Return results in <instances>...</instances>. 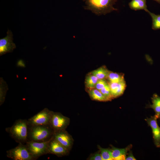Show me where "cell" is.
I'll return each mask as SVG.
<instances>
[{"label":"cell","mask_w":160,"mask_h":160,"mask_svg":"<svg viewBox=\"0 0 160 160\" xmlns=\"http://www.w3.org/2000/svg\"><path fill=\"white\" fill-rule=\"evenodd\" d=\"M69 151L53 137L50 140L48 146V154H54L58 157L67 155Z\"/></svg>","instance_id":"10"},{"label":"cell","mask_w":160,"mask_h":160,"mask_svg":"<svg viewBox=\"0 0 160 160\" xmlns=\"http://www.w3.org/2000/svg\"><path fill=\"white\" fill-rule=\"evenodd\" d=\"M53 137L69 151L71 149L73 140L65 129L55 132Z\"/></svg>","instance_id":"9"},{"label":"cell","mask_w":160,"mask_h":160,"mask_svg":"<svg viewBox=\"0 0 160 160\" xmlns=\"http://www.w3.org/2000/svg\"><path fill=\"white\" fill-rule=\"evenodd\" d=\"M50 140L43 142L29 141L25 144L31 155L36 160L43 155L48 154L49 144Z\"/></svg>","instance_id":"5"},{"label":"cell","mask_w":160,"mask_h":160,"mask_svg":"<svg viewBox=\"0 0 160 160\" xmlns=\"http://www.w3.org/2000/svg\"><path fill=\"white\" fill-rule=\"evenodd\" d=\"M7 156L14 160H35L25 144L19 143L15 148L7 151Z\"/></svg>","instance_id":"4"},{"label":"cell","mask_w":160,"mask_h":160,"mask_svg":"<svg viewBox=\"0 0 160 160\" xmlns=\"http://www.w3.org/2000/svg\"><path fill=\"white\" fill-rule=\"evenodd\" d=\"M28 120L20 119L5 130L17 143L25 144L28 141Z\"/></svg>","instance_id":"1"},{"label":"cell","mask_w":160,"mask_h":160,"mask_svg":"<svg viewBox=\"0 0 160 160\" xmlns=\"http://www.w3.org/2000/svg\"><path fill=\"white\" fill-rule=\"evenodd\" d=\"M157 119L154 115L145 120L151 128L154 143L157 147H160V127L158 125Z\"/></svg>","instance_id":"11"},{"label":"cell","mask_w":160,"mask_h":160,"mask_svg":"<svg viewBox=\"0 0 160 160\" xmlns=\"http://www.w3.org/2000/svg\"><path fill=\"white\" fill-rule=\"evenodd\" d=\"M152 103L148 108L153 109L155 112L154 116L157 119L160 118V97L156 94H154L151 98Z\"/></svg>","instance_id":"14"},{"label":"cell","mask_w":160,"mask_h":160,"mask_svg":"<svg viewBox=\"0 0 160 160\" xmlns=\"http://www.w3.org/2000/svg\"><path fill=\"white\" fill-rule=\"evenodd\" d=\"M98 80L96 76L91 74L88 75L85 81L86 87L89 89L95 88Z\"/></svg>","instance_id":"20"},{"label":"cell","mask_w":160,"mask_h":160,"mask_svg":"<svg viewBox=\"0 0 160 160\" xmlns=\"http://www.w3.org/2000/svg\"><path fill=\"white\" fill-rule=\"evenodd\" d=\"M110 71L105 66H102L93 71L91 74L96 76L98 79H107Z\"/></svg>","instance_id":"17"},{"label":"cell","mask_w":160,"mask_h":160,"mask_svg":"<svg viewBox=\"0 0 160 160\" xmlns=\"http://www.w3.org/2000/svg\"><path fill=\"white\" fill-rule=\"evenodd\" d=\"M53 112L47 108H44L28 120V126L49 125Z\"/></svg>","instance_id":"6"},{"label":"cell","mask_w":160,"mask_h":160,"mask_svg":"<svg viewBox=\"0 0 160 160\" xmlns=\"http://www.w3.org/2000/svg\"><path fill=\"white\" fill-rule=\"evenodd\" d=\"M146 0H132L129 4V7L135 10H144L148 12Z\"/></svg>","instance_id":"15"},{"label":"cell","mask_w":160,"mask_h":160,"mask_svg":"<svg viewBox=\"0 0 160 160\" xmlns=\"http://www.w3.org/2000/svg\"><path fill=\"white\" fill-rule=\"evenodd\" d=\"M156 1L157 2L160 3V0H154Z\"/></svg>","instance_id":"28"},{"label":"cell","mask_w":160,"mask_h":160,"mask_svg":"<svg viewBox=\"0 0 160 160\" xmlns=\"http://www.w3.org/2000/svg\"><path fill=\"white\" fill-rule=\"evenodd\" d=\"M98 148L103 160H113L110 149L103 148L99 145H98Z\"/></svg>","instance_id":"22"},{"label":"cell","mask_w":160,"mask_h":160,"mask_svg":"<svg viewBox=\"0 0 160 160\" xmlns=\"http://www.w3.org/2000/svg\"><path fill=\"white\" fill-rule=\"evenodd\" d=\"M108 84L105 79H98L95 86V89L100 90Z\"/></svg>","instance_id":"24"},{"label":"cell","mask_w":160,"mask_h":160,"mask_svg":"<svg viewBox=\"0 0 160 160\" xmlns=\"http://www.w3.org/2000/svg\"><path fill=\"white\" fill-rule=\"evenodd\" d=\"M55 131L49 124L29 126L28 141L43 142L49 141Z\"/></svg>","instance_id":"2"},{"label":"cell","mask_w":160,"mask_h":160,"mask_svg":"<svg viewBox=\"0 0 160 160\" xmlns=\"http://www.w3.org/2000/svg\"><path fill=\"white\" fill-rule=\"evenodd\" d=\"M85 9L98 15H105L117 9L113 7L117 0H85Z\"/></svg>","instance_id":"3"},{"label":"cell","mask_w":160,"mask_h":160,"mask_svg":"<svg viewBox=\"0 0 160 160\" xmlns=\"http://www.w3.org/2000/svg\"><path fill=\"white\" fill-rule=\"evenodd\" d=\"M17 65L18 66H19L22 67H25V65L23 61L20 60L18 61L17 63Z\"/></svg>","instance_id":"27"},{"label":"cell","mask_w":160,"mask_h":160,"mask_svg":"<svg viewBox=\"0 0 160 160\" xmlns=\"http://www.w3.org/2000/svg\"><path fill=\"white\" fill-rule=\"evenodd\" d=\"M108 83L113 98L119 97L123 93L126 87V82L124 80L119 82L111 83L108 82Z\"/></svg>","instance_id":"13"},{"label":"cell","mask_w":160,"mask_h":160,"mask_svg":"<svg viewBox=\"0 0 160 160\" xmlns=\"http://www.w3.org/2000/svg\"><path fill=\"white\" fill-rule=\"evenodd\" d=\"M125 160H135L136 159L133 156L132 152H130L128 153V155L126 156Z\"/></svg>","instance_id":"26"},{"label":"cell","mask_w":160,"mask_h":160,"mask_svg":"<svg viewBox=\"0 0 160 160\" xmlns=\"http://www.w3.org/2000/svg\"><path fill=\"white\" fill-rule=\"evenodd\" d=\"M7 33L6 36L0 39V56L12 52L16 48L15 44L13 41V35L11 31L8 29Z\"/></svg>","instance_id":"8"},{"label":"cell","mask_w":160,"mask_h":160,"mask_svg":"<svg viewBox=\"0 0 160 160\" xmlns=\"http://www.w3.org/2000/svg\"><path fill=\"white\" fill-rule=\"evenodd\" d=\"M107 79L108 82L117 83L124 80L123 74L114 73L110 71Z\"/></svg>","instance_id":"19"},{"label":"cell","mask_w":160,"mask_h":160,"mask_svg":"<svg viewBox=\"0 0 160 160\" xmlns=\"http://www.w3.org/2000/svg\"><path fill=\"white\" fill-rule=\"evenodd\" d=\"M88 92L90 97L92 100L99 101H109L100 90L95 88L89 89Z\"/></svg>","instance_id":"16"},{"label":"cell","mask_w":160,"mask_h":160,"mask_svg":"<svg viewBox=\"0 0 160 160\" xmlns=\"http://www.w3.org/2000/svg\"><path fill=\"white\" fill-rule=\"evenodd\" d=\"M100 91L109 100H111L113 98L111 94L110 88L108 83Z\"/></svg>","instance_id":"23"},{"label":"cell","mask_w":160,"mask_h":160,"mask_svg":"<svg viewBox=\"0 0 160 160\" xmlns=\"http://www.w3.org/2000/svg\"><path fill=\"white\" fill-rule=\"evenodd\" d=\"M131 145L124 148H119L112 146L110 149L113 160H125L127 152L131 148Z\"/></svg>","instance_id":"12"},{"label":"cell","mask_w":160,"mask_h":160,"mask_svg":"<svg viewBox=\"0 0 160 160\" xmlns=\"http://www.w3.org/2000/svg\"><path fill=\"white\" fill-rule=\"evenodd\" d=\"M90 160H103L100 153H96L92 155L89 158Z\"/></svg>","instance_id":"25"},{"label":"cell","mask_w":160,"mask_h":160,"mask_svg":"<svg viewBox=\"0 0 160 160\" xmlns=\"http://www.w3.org/2000/svg\"><path fill=\"white\" fill-rule=\"evenodd\" d=\"M70 122L69 118L60 113L53 111L49 125L55 132L65 129Z\"/></svg>","instance_id":"7"},{"label":"cell","mask_w":160,"mask_h":160,"mask_svg":"<svg viewBox=\"0 0 160 160\" xmlns=\"http://www.w3.org/2000/svg\"><path fill=\"white\" fill-rule=\"evenodd\" d=\"M148 12L152 19V29L154 30L160 29V15H156L151 12L149 11Z\"/></svg>","instance_id":"21"},{"label":"cell","mask_w":160,"mask_h":160,"mask_svg":"<svg viewBox=\"0 0 160 160\" xmlns=\"http://www.w3.org/2000/svg\"><path fill=\"white\" fill-rule=\"evenodd\" d=\"M8 87L6 82L2 78H0V105H1L5 100Z\"/></svg>","instance_id":"18"}]
</instances>
